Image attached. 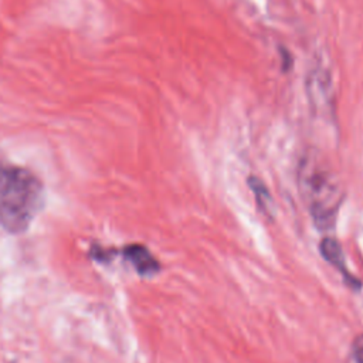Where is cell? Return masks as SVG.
I'll return each instance as SVG.
<instances>
[{
	"mask_svg": "<svg viewBox=\"0 0 363 363\" xmlns=\"http://www.w3.org/2000/svg\"><path fill=\"white\" fill-rule=\"evenodd\" d=\"M43 200L44 187L35 174L20 166L0 164V225L6 231H26Z\"/></svg>",
	"mask_w": 363,
	"mask_h": 363,
	"instance_id": "1",
	"label": "cell"
},
{
	"mask_svg": "<svg viewBox=\"0 0 363 363\" xmlns=\"http://www.w3.org/2000/svg\"><path fill=\"white\" fill-rule=\"evenodd\" d=\"M298 182L315 225L322 231L332 230L343 201V189L335 174L313 157H306L299 166Z\"/></svg>",
	"mask_w": 363,
	"mask_h": 363,
	"instance_id": "2",
	"label": "cell"
},
{
	"mask_svg": "<svg viewBox=\"0 0 363 363\" xmlns=\"http://www.w3.org/2000/svg\"><path fill=\"white\" fill-rule=\"evenodd\" d=\"M122 255L132 264L140 277H152L160 269V264L142 244H130L122 250Z\"/></svg>",
	"mask_w": 363,
	"mask_h": 363,
	"instance_id": "3",
	"label": "cell"
},
{
	"mask_svg": "<svg viewBox=\"0 0 363 363\" xmlns=\"http://www.w3.org/2000/svg\"><path fill=\"white\" fill-rule=\"evenodd\" d=\"M320 254L322 257L330 264L333 265L343 277L347 281L349 285H352L353 288H359L360 286V282L357 278H354L347 267H346V261H345V254H343V250L340 247V244L337 242V240L332 238V237H326L320 241Z\"/></svg>",
	"mask_w": 363,
	"mask_h": 363,
	"instance_id": "4",
	"label": "cell"
},
{
	"mask_svg": "<svg viewBox=\"0 0 363 363\" xmlns=\"http://www.w3.org/2000/svg\"><path fill=\"white\" fill-rule=\"evenodd\" d=\"M248 184L255 196V201L257 206L264 211V213H271L272 211V197L267 189V186L264 184V182L255 176L250 177Z\"/></svg>",
	"mask_w": 363,
	"mask_h": 363,
	"instance_id": "5",
	"label": "cell"
},
{
	"mask_svg": "<svg viewBox=\"0 0 363 363\" xmlns=\"http://www.w3.org/2000/svg\"><path fill=\"white\" fill-rule=\"evenodd\" d=\"M352 353L357 363H363V335L357 336L352 345Z\"/></svg>",
	"mask_w": 363,
	"mask_h": 363,
	"instance_id": "6",
	"label": "cell"
}]
</instances>
